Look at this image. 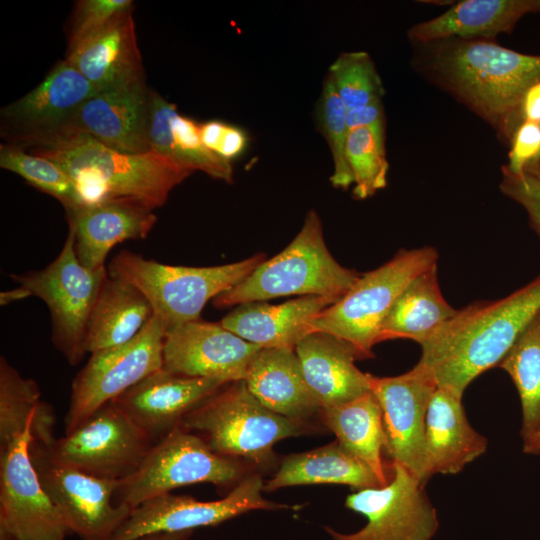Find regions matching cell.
<instances>
[{"instance_id": "6da1fadb", "label": "cell", "mask_w": 540, "mask_h": 540, "mask_svg": "<svg viewBox=\"0 0 540 540\" xmlns=\"http://www.w3.org/2000/svg\"><path fill=\"white\" fill-rule=\"evenodd\" d=\"M413 67L491 124L510 143L519 105L540 82V55L494 40L448 38L414 44Z\"/></svg>"}, {"instance_id": "7a4b0ae2", "label": "cell", "mask_w": 540, "mask_h": 540, "mask_svg": "<svg viewBox=\"0 0 540 540\" xmlns=\"http://www.w3.org/2000/svg\"><path fill=\"white\" fill-rule=\"evenodd\" d=\"M539 312L540 275L502 299L458 310L421 344L418 362L430 370L438 387L463 396L476 377L499 365Z\"/></svg>"}, {"instance_id": "3957f363", "label": "cell", "mask_w": 540, "mask_h": 540, "mask_svg": "<svg viewBox=\"0 0 540 540\" xmlns=\"http://www.w3.org/2000/svg\"><path fill=\"white\" fill-rule=\"evenodd\" d=\"M17 146L58 164L73 180L83 205L127 199L154 210L193 173L152 150L124 153L76 132H57Z\"/></svg>"}, {"instance_id": "277c9868", "label": "cell", "mask_w": 540, "mask_h": 540, "mask_svg": "<svg viewBox=\"0 0 540 540\" xmlns=\"http://www.w3.org/2000/svg\"><path fill=\"white\" fill-rule=\"evenodd\" d=\"M359 274L330 253L318 214L307 213L301 230L279 254L260 263L243 281L213 300L217 308L299 295L339 300Z\"/></svg>"}, {"instance_id": "5b68a950", "label": "cell", "mask_w": 540, "mask_h": 540, "mask_svg": "<svg viewBox=\"0 0 540 540\" xmlns=\"http://www.w3.org/2000/svg\"><path fill=\"white\" fill-rule=\"evenodd\" d=\"M264 260L265 255L259 253L219 266L187 267L162 264L122 250L107 271L144 294L167 332L200 319L208 301L238 285Z\"/></svg>"}, {"instance_id": "8992f818", "label": "cell", "mask_w": 540, "mask_h": 540, "mask_svg": "<svg viewBox=\"0 0 540 540\" xmlns=\"http://www.w3.org/2000/svg\"><path fill=\"white\" fill-rule=\"evenodd\" d=\"M438 257L430 246L401 249L382 266L360 275L346 294L313 319L311 332L339 339L357 358H372L395 300L415 277L437 265Z\"/></svg>"}, {"instance_id": "52a82bcc", "label": "cell", "mask_w": 540, "mask_h": 540, "mask_svg": "<svg viewBox=\"0 0 540 540\" xmlns=\"http://www.w3.org/2000/svg\"><path fill=\"white\" fill-rule=\"evenodd\" d=\"M189 431L205 435L216 453L262 462L275 443L302 433L301 422L276 414L260 403L244 380L218 391L182 420Z\"/></svg>"}, {"instance_id": "ba28073f", "label": "cell", "mask_w": 540, "mask_h": 540, "mask_svg": "<svg viewBox=\"0 0 540 540\" xmlns=\"http://www.w3.org/2000/svg\"><path fill=\"white\" fill-rule=\"evenodd\" d=\"M74 233L67 238L58 256L45 268L24 274H11L19 286L29 290L47 305L52 324L51 339L66 361L77 365L84 355L89 319L107 267L90 269L78 259Z\"/></svg>"}, {"instance_id": "9c48e42d", "label": "cell", "mask_w": 540, "mask_h": 540, "mask_svg": "<svg viewBox=\"0 0 540 540\" xmlns=\"http://www.w3.org/2000/svg\"><path fill=\"white\" fill-rule=\"evenodd\" d=\"M242 475V466L220 455L191 431L178 426L150 448L139 468L120 480L117 504L132 509L173 489L195 484L227 485Z\"/></svg>"}, {"instance_id": "30bf717a", "label": "cell", "mask_w": 540, "mask_h": 540, "mask_svg": "<svg viewBox=\"0 0 540 540\" xmlns=\"http://www.w3.org/2000/svg\"><path fill=\"white\" fill-rule=\"evenodd\" d=\"M153 444L111 401L48 446L38 445L56 464L100 478L122 480L136 472Z\"/></svg>"}, {"instance_id": "8fae6325", "label": "cell", "mask_w": 540, "mask_h": 540, "mask_svg": "<svg viewBox=\"0 0 540 540\" xmlns=\"http://www.w3.org/2000/svg\"><path fill=\"white\" fill-rule=\"evenodd\" d=\"M166 329L154 315L130 341L91 353L75 376L65 433L149 375L163 369Z\"/></svg>"}, {"instance_id": "7c38bea8", "label": "cell", "mask_w": 540, "mask_h": 540, "mask_svg": "<svg viewBox=\"0 0 540 540\" xmlns=\"http://www.w3.org/2000/svg\"><path fill=\"white\" fill-rule=\"evenodd\" d=\"M383 487L361 489L347 496L345 506L367 519L353 533L325 527L332 540H432L439 528L437 510L422 484L399 464Z\"/></svg>"}, {"instance_id": "4fadbf2b", "label": "cell", "mask_w": 540, "mask_h": 540, "mask_svg": "<svg viewBox=\"0 0 540 540\" xmlns=\"http://www.w3.org/2000/svg\"><path fill=\"white\" fill-rule=\"evenodd\" d=\"M31 427L0 449V540H65L71 535L32 462Z\"/></svg>"}, {"instance_id": "5bb4252c", "label": "cell", "mask_w": 540, "mask_h": 540, "mask_svg": "<svg viewBox=\"0 0 540 540\" xmlns=\"http://www.w3.org/2000/svg\"><path fill=\"white\" fill-rule=\"evenodd\" d=\"M263 490L260 476L251 475L218 500L200 501L167 493L134 508L112 540H138L155 533L193 531L219 525L253 510L300 508L268 501L262 496Z\"/></svg>"}, {"instance_id": "9a60e30c", "label": "cell", "mask_w": 540, "mask_h": 540, "mask_svg": "<svg viewBox=\"0 0 540 540\" xmlns=\"http://www.w3.org/2000/svg\"><path fill=\"white\" fill-rule=\"evenodd\" d=\"M29 451L42 486L71 533L82 540H112L133 510L126 504L114 503L120 480L56 464L33 441Z\"/></svg>"}, {"instance_id": "2e32d148", "label": "cell", "mask_w": 540, "mask_h": 540, "mask_svg": "<svg viewBox=\"0 0 540 540\" xmlns=\"http://www.w3.org/2000/svg\"><path fill=\"white\" fill-rule=\"evenodd\" d=\"M386 433V451L425 485V425L437 383L430 370L417 363L408 372L392 377L369 374Z\"/></svg>"}, {"instance_id": "e0dca14e", "label": "cell", "mask_w": 540, "mask_h": 540, "mask_svg": "<svg viewBox=\"0 0 540 540\" xmlns=\"http://www.w3.org/2000/svg\"><path fill=\"white\" fill-rule=\"evenodd\" d=\"M260 349L220 323L197 319L166 332L163 369L232 383L244 380L250 362Z\"/></svg>"}, {"instance_id": "ac0fdd59", "label": "cell", "mask_w": 540, "mask_h": 540, "mask_svg": "<svg viewBox=\"0 0 540 540\" xmlns=\"http://www.w3.org/2000/svg\"><path fill=\"white\" fill-rule=\"evenodd\" d=\"M149 110L150 90L144 79L97 92L85 100L55 133H82L124 153H146L151 151Z\"/></svg>"}, {"instance_id": "d6986e66", "label": "cell", "mask_w": 540, "mask_h": 540, "mask_svg": "<svg viewBox=\"0 0 540 540\" xmlns=\"http://www.w3.org/2000/svg\"><path fill=\"white\" fill-rule=\"evenodd\" d=\"M97 92L94 85L63 60L37 87L1 110L4 134L15 145L53 134Z\"/></svg>"}, {"instance_id": "ffe728a7", "label": "cell", "mask_w": 540, "mask_h": 540, "mask_svg": "<svg viewBox=\"0 0 540 540\" xmlns=\"http://www.w3.org/2000/svg\"><path fill=\"white\" fill-rule=\"evenodd\" d=\"M225 384L219 379L188 377L161 369L113 402L155 443Z\"/></svg>"}, {"instance_id": "44dd1931", "label": "cell", "mask_w": 540, "mask_h": 540, "mask_svg": "<svg viewBox=\"0 0 540 540\" xmlns=\"http://www.w3.org/2000/svg\"><path fill=\"white\" fill-rule=\"evenodd\" d=\"M65 60L99 92L144 80L132 8L69 44Z\"/></svg>"}, {"instance_id": "7402d4cb", "label": "cell", "mask_w": 540, "mask_h": 540, "mask_svg": "<svg viewBox=\"0 0 540 540\" xmlns=\"http://www.w3.org/2000/svg\"><path fill=\"white\" fill-rule=\"evenodd\" d=\"M153 211L127 199H109L66 211L79 261L90 269L106 267V257L116 244L148 236L157 222Z\"/></svg>"}, {"instance_id": "603a6c76", "label": "cell", "mask_w": 540, "mask_h": 540, "mask_svg": "<svg viewBox=\"0 0 540 540\" xmlns=\"http://www.w3.org/2000/svg\"><path fill=\"white\" fill-rule=\"evenodd\" d=\"M462 398L442 387L431 398L425 425L426 482L436 474L461 472L487 450L488 440L469 423Z\"/></svg>"}, {"instance_id": "cb8c5ba5", "label": "cell", "mask_w": 540, "mask_h": 540, "mask_svg": "<svg viewBox=\"0 0 540 540\" xmlns=\"http://www.w3.org/2000/svg\"><path fill=\"white\" fill-rule=\"evenodd\" d=\"M338 301L332 297L304 296L280 304L266 301L238 305L219 323L260 348H293L309 333L311 322Z\"/></svg>"}, {"instance_id": "d4e9b609", "label": "cell", "mask_w": 540, "mask_h": 540, "mask_svg": "<svg viewBox=\"0 0 540 540\" xmlns=\"http://www.w3.org/2000/svg\"><path fill=\"white\" fill-rule=\"evenodd\" d=\"M306 384L320 408L335 406L370 391L369 373L357 368L353 350L323 332H311L295 347Z\"/></svg>"}, {"instance_id": "484cf974", "label": "cell", "mask_w": 540, "mask_h": 540, "mask_svg": "<svg viewBox=\"0 0 540 540\" xmlns=\"http://www.w3.org/2000/svg\"><path fill=\"white\" fill-rule=\"evenodd\" d=\"M539 12L540 0H463L413 25L407 35L413 44L448 38L494 40L500 33H511L525 15Z\"/></svg>"}, {"instance_id": "4316f807", "label": "cell", "mask_w": 540, "mask_h": 540, "mask_svg": "<svg viewBox=\"0 0 540 540\" xmlns=\"http://www.w3.org/2000/svg\"><path fill=\"white\" fill-rule=\"evenodd\" d=\"M244 382L260 403L283 417L301 422L321 409L293 348H261L250 362Z\"/></svg>"}, {"instance_id": "83f0119b", "label": "cell", "mask_w": 540, "mask_h": 540, "mask_svg": "<svg viewBox=\"0 0 540 540\" xmlns=\"http://www.w3.org/2000/svg\"><path fill=\"white\" fill-rule=\"evenodd\" d=\"M150 149L194 172L232 182L233 168L228 161L203 143L200 124L177 112L176 106L150 91L148 121Z\"/></svg>"}, {"instance_id": "f1b7e54d", "label": "cell", "mask_w": 540, "mask_h": 540, "mask_svg": "<svg viewBox=\"0 0 540 540\" xmlns=\"http://www.w3.org/2000/svg\"><path fill=\"white\" fill-rule=\"evenodd\" d=\"M153 315L150 302L137 287L108 274L89 319L86 353L132 340Z\"/></svg>"}, {"instance_id": "f546056e", "label": "cell", "mask_w": 540, "mask_h": 540, "mask_svg": "<svg viewBox=\"0 0 540 540\" xmlns=\"http://www.w3.org/2000/svg\"><path fill=\"white\" fill-rule=\"evenodd\" d=\"M344 484L358 490L383 487L372 468L336 440L311 451L287 456L265 491L311 484Z\"/></svg>"}, {"instance_id": "4dcf8cb0", "label": "cell", "mask_w": 540, "mask_h": 540, "mask_svg": "<svg viewBox=\"0 0 540 540\" xmlns=\"http://www.w3.org/2000/svg\"><path fill=\"white\" fill-rule=\"evenodd\" d=\"M457 311L443 297L434 265L415 277L397 297L382 325L379 342L407 338L421 345Z\"/></svg>"}, {"instance_id": "1f68e13d", "label": "cell", "mask_w": 540, "mask_h": 540, "mask_svg": "<svg viewBox=\"0 0 540 540\" xmlns=\"http://www.w3.org/2000/svg\"><path fill=\"white\" fill-rule=\"evenodd\" d=\"M325 425L335 434L339 444L369 465L382 486L389 483L387 467L382 460L387 439L380 405L371 391L353 400L322 408Z\"/></svg>"}, {"instance_id": "d6a6232c", "label": "cell", "mask_w": 540, "mask_h": 540, "mask_svg": "<svg viewBox=\"0 0 540 540\" xmlns=\"http://www.w3.org/2000/svg\"><path fill=\"white\" fill-rule=\"evenodd\" d=\"M55 413L41 400L37 383L24 378L6 358H0V449L31 427L33 442L43 446L54 437Z\"/></svg>"}, {"instance_id": "836d02e7", "label": "cell", "mask_w": 540, "mask_h": 540, "mask_svg": "<svg viewBox=\"0 0 540 540\" xmlns=\"http://www.w3.org/2000/svg\"><path fill=\"white\" fill-rule=\"evenodd\" d=\"M513 380L522 407L523 444L540 431V312L498 365Z\"/></svg>"}, {"instance_id": "e575fe53", "label": "cell", "mask_w": 540, "mask_h": 540, "mask_svg": "<svg viewBox=\"0 0 540 540\" xmlns=\"http://www.w3.org/2000/svg\"><path fill=\"white\" fill-rule=\"evenodd\" d=\"M0 166L12 171L35 188L53 196L66 211L83 205L71 177L52 160L26 152L20 146L4 144L0 148Z\"/></svg>"}, {"instance_id": "d590c367", "label": "cell", "mask_w": 540, "mask_h": 540, "mask_svg": "<svg viewBox=\"0 0 540 540\" xmlns=\"http://www.w3.org/2000/svg\"><path fill=\"white\" fill-rule=\"evenodd\" d=\"M347 159L353 176L355 198L366 199L385 188L389 170L385 128H357L350 131Z\"/></svg>"}, {"instance_id": "8d00e7d4", "label": "cell", "mask_w": 540, "mask_h": 540, "mask_svg": "<svg viewBox=\"0 0 540 540\" xmlns=\"http://www.w3.org/2000/svg\"><path fill=\"white\" fill-rule=\"evenodd\" d=\"M328 74L347 110L382 100L383 83L367 52L341 53Z\"/></svg>"}, {"instance_id": "74e56055", "label": "cell", "mask_w": 540, "mask_h": 540, "mask_svg": "<svg viewBox=\"0 0 540 540\" xmlns=\"http://www.w3.org/2000/svg\"><path fill=\"white\" fill-rule=\"evenodd\" d=\"M346 114L347 108L338 95L331 76L327 74L320 98L318 117L333 160L331 183L334 187L344 190L354 183L347 159V142L350 131L346 122Z\"/></svg>"}, {"instance_id": "f35d334b", "label": "cell", "mask_w": 540, "mask_h": 540, "mask_svg": "<svg viewBox=\"0 0 540 540\" xmlns=\"http://www.w3.org/2000/svg\"><path fill=\"white\" fill-rule=\"evenodd\" d=\"M500 190L527 212L530 224L540 238V162H530L514 174L501 168Z\"/></svg>"}, {"instance_id": "ab89813d", "label": "cell", "mask_w": 540, "mask_h": 540, "mask_svg": "<svg viewBox=\"0 0 540 540\" xmlns=\"http://www.w3.org/2000/svg\"><path fill=\"white\" fill-rule=\"evenodd\" d=\"M133 7L131 0H82L71 21L69 44L102 27L118 14Z\"/></svg>"}, {"instance_id": "60d3db41", "label": "cell", "mask_w": 540, "mask_h": 540, "mask_svg": "<svg viewBox=\"0 0 540 540\" xmlns=\"http://www.w3.org/2000/svg\"><path fill=\"white\" fill-rule=\"evenodd\" d=\"M539 153L540 124L522 122L511 138L508 163L503 166L511 173L518 174L528 163L535 160Z\"/></svg>"}, {"instance_id": "b9f144b4", "label": "cell", "mask_w": 540, "mask_h": 540, "mask_svg": "<svg viewBox=\"0 0 540 540\" xmlns=\"http://www.w3.org/2000/svg\"><path fill=\"white\" fill-rule=\"evenodd\" d=\"M346 122L349 131L357 128H385L382 100L347 110Z\"/></svg>"}, {"instance_id": "7bdbcfd3", "label": "cell", "mask_w": 540, "mask_h": 540, "mask_svg": "<svg viewBox=\"0 0 540 540\" xmlns=\"http://www.w3.org/2000/svg\"><path fill=\"white\" fill-rule=\"evenodd\" d=\"M247 142V135L241 128L226 123L214 152L220 157L231 161L243 153Z\"/></svg>"}, {"instance_id": "ee69618b", "label": "cell", "mask_w": 540, "mask_h": 540, "mask_svg": "<svg viewBox=\"0 0 540 540\" xmlns=\"http://www.w3.org/2000/svg\"><path fill=\"white\" fill-rule=\"evenodd\" d=\"M525 121L540 124V82L528 89L519 105L518 126Z\"/></svg>"}, {"instance_id": "f6af8a7d", "label": "cell", "mask_w": 540, "mask_h": 540, "mask_svg": "<svg viewBox=\"0 0 540 540\" xmlns=\"http://www.w3.org/2000/svg\"><path fill=\"white\" fill-rule=\"evenodd\" d=\"M30 296L31 294L28 289L18 285L16 288L0 293V304L2 306L8 305L12 302L21 301Z\"/></svg>"}, {"instance_id": "bcb514c9", "label": "cell", "mask_w": 540, "mask_h": 540, "mask_svg": "<svg viewBox=\"0 0 540 540\" xmlns=\"http://www.w3.org/2000/svg\"><path fill=\"white\" fill-rule=\"evenodd\" d=\"M192 531L177 532V533H155L138 540H187Z\"/></svg>"}, {"instance_id": "7dc6e473", "label": "cell", "mask_w": 540, "mask_h": 540, "mask_svg": "<svg viewBox=\"0 0 540 540\" xmlns=\"http://www.w3.org/2000/svg\"><path fill=\"white\" fill-rule=\"evenodd\" d=\"M523 451L529 455H540V431L531 440L523 444Z\"/></svg>"}, {"instance_id": "c3c4849f", "label": "cell", "mask_w": 540, "mask_h": 540, "mask_svg": "<svg viewBox=\"0 0 540 540\" xmlns=\"http://www.w3.org/2000/svg\"><path fill=\"white\" fill-rule=\"evenodd\" d=\"M531 162H540V153H539V155L537 156V158H536L535 160L531 161Z\"/></svg>"}]
</instances>
